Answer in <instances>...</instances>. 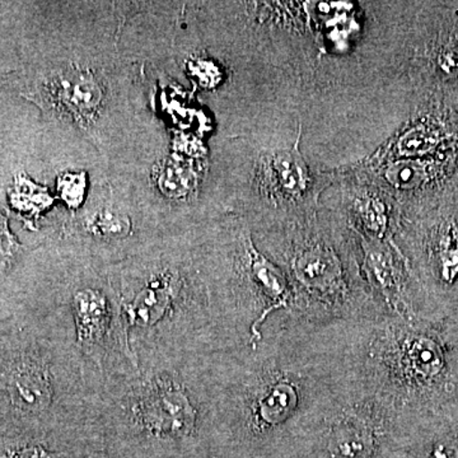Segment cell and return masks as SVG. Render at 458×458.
<instances>
[{
  "mask_svg": "<svg viewBox=\"0 0 458 458\" xmlns=\"http://www.w3.org/2000/svg\"><path fill=\"white\" fill-rule=\"evenodd\" d=\"M212 427L205 357H150L105 377L90 437L106 450L190 458Z\"/></svg>",
  "mask_w": 458,
  "mask_h": 458,
  "instance_id": "obj_1",
  "label": "cell"
},
{
  "mask_svg": "<svg viewBox=\"0 0 458 458\" xmlns=\"http://www.w3.org/2000/svg\"><path fill=\"white\" fill-rule=\"evenodd\" d=\"M106 267L135 360L208 357L212 313L192 273L185 236L161 234Z\"/></svg>",
  "mask_w": 458,
  "mask_h": 458,
  "instance_id": "obj_2",
  "label": "cell"
},
{
  "mask_svg": "<svg viewBox=\"0 0 458 458\" xmlns=\"http://www.w3.org/2000/svg\"><path fill=\"white\" fill-rule=\"evenodd\" d=\"M98 387L71 343L41 327L0 337V434L90 438Z\"/></svg>",
  "mask_w": 458,
  "mask_h": 458,
  "instance_id": "obj_3",
  "label": "cell"
},
{
  "mask_svg": "<svg viewBox=\"0 0 458 458\" xmlns=\"http://www.w3.org/2000/svg\"><path fill=\"white\" fill-rule=\"evenodd\" d=\"M44 318L73 345L93 384L138 367L129 348L119 301L104 265L59 251Z\"/></svg>",
  "mask_w": 458,
  "mask_h": 458,
  "instance_id": "obj_4",
  "label": "cell"
},
{
  "mask_svg": "<svg viewBox=\"0 0 458 458\" xmlns=\"http://www.w3.org/2000/svg\"><path fill=\"white\" fill-rule=\"evenodd\" d=\"M22 96L51 119L90 131L104 117L111 87L98 66L71 60L30 75Z\"/></svg>",
  "mask_w": 458,
  "mask_h": 458,
  "instance_id": "obj_5",
  "label": "cell"
},
{
  "mask_svg": "<svg viewBox=\"0 0 458 458\" xmlns=\"http://www.w3.org/2000/svg\"><path fill=\"white\" fill-rule=\"evenodd\" d=\"M241 246L243 250V260H245L243 265H245L247 276L254 283L256 288L270 301L267 309L259 315L250 327L249 343L252 351H256L259 343L261 342V325L267 321L271 313L288 307L291 302L292 291L284 274L256 250L251 238L243 237L241 240Z\"/></svg>",
  "mask_w": 458,
  "mask_h": 458,
  "instance_id": "obj_6",
  "label": "cell"
},
{
  "mask_svg": "<svg viewBox=\"0 0 458 458\" xmlns=\"http://www.w3.org/2000/svg\"><path fill=\"white\" fill-rule=\"evenodd\" d=\"M300 134L291 150H283L262 161L260 180L265 189L289 199L302 198L311 183L309 167L298 144Z\"/></svg>",
  "mask_w": 458,
  "mask_h": 458,
  "instance_id": "obj_7",
  "label": "cell"
},
{
  "mask_svg": "<svg viewBox=\"0 0 458 458\" xmlns=\"http://www.w3.org/2000/svg\"><path fill=\"white\" fill-rule=\"evenodd\" d=\"M430 258L437 276L445 284L458 276V221L456 214L445 213L434 225L430 238Z\"/></svg>",
  "mask_w": 458,
  "mask_h": 458,
  "instance_id": "obj_8",
  "label": "cell"
},
{
  "mask_svg": "<svg viewBox=\"0 0 458 458\" xmlns=\"http://www.w3.org/2000/svg\"><path fill=\"white\" fill-rule=\"evenodd\" d=\"M364 252H366V267L370 282L377 291L385 295L388 304H397L399 298V273L390 247L382 240L361 236Z\"/></svg>",
  "mask_w": 458,
  "mask_h": 458,
  "instance_id": "obj_9",
  "label": "cell"
},
{
  "mask_svg": "<svg viewBox=\"0 0 458 458\" xmlns=\"http://www.w3.org/2000/svg\"><path fill=\"white\" fill-rule=\"evenodd\" d=\"M295 276L307 288L327 292L339 283L340 270L335 256L322 247L304 250L293 261Z\"/></svg>",
  "mask_w": 458,
  "mask_h": 458,
  "instance_id": "obj_10",
  "label": "cell"
},
{
  "mask_svg": "<svg viewBox=\"0 0 458 458\" xmlns=\"http://www.w3.org/2000/svg\"><path fill=\"white\" fill-rule=\"evenodd\" d=\"M369 429L355 419H348L339 424L331 437L330 448L334 456L339 458H360L369 451Z\"/></svg>",
  "mask_w": 458,
  "mask_h": 458,
  "instance_id": "obj_11",
  "label": "cell"
},
{
  "mask_svg": "<svg viewBox=\"0 0 458 458\" xmlns=\"http://www.w3.org/2000/svg\"><path fill=\"white\" fill-rule=\"evenodd\" d=\"M155 177L157 188L167 199H182L191 191L194 176L190 168L182 162L174 158H165L156 167Z\"/></svg>",
  "mask_w": 458,
  "mask_h": 458,
  "instance_id": "obj_12",
  "label": "cell"
},
{
  "mask_svg": "<svg viewBox=\"0 0 458 458\" xmlns=\"http://www.w3.org/2000/svg\"><path fill=\"white\" fill-rule=\"evenodd\" d=\"M354 208L360 225L369 231L367 236L384 240L388 227L387 209L384 201L364 195L355 201Z\"/></svg>",
  "mask_w": 458,
  "mask_h": 458,
  "instance_id": "obj_13",
  "label": "cell"
},
{
  "mask_svg": "<svg viewBox=\"0 0 458 458\" xmlns=\"http://www.w3.org/2000/svg\"><path fill=\"white\" fill-rule=\"evenodd\" d=\"M408 363L415 375L430 377L437 375L443 366L438 346L428 339H417L411 343L408 352Z\"/></svg>",
  "mask_w": 458,
  "mask_h": 458,
  "instance_id": "obj_14",
  "label": "cell"
},
{
  "mask_svg": "<svg viewBox=\"0 0 458 458\" xmlns=\"http://www.w3.org/2000/svg\"><path fill=\"white\" fill-rule=\"evenodd\" d=\"M86 180L81 174H66L59 180V192L69 208L77 209L83 201Z\"/></svg>",
  "mask_w": 458,
  "mask_h": 458,
  "instance_id": "obj_15",
  "label": "cell"
},
{
  "mask_svg": "<svg viewBox=\"0 0 458 458\" xmlns=\"http://www.w3.org/2000/svg\"><path fill=\"white\" fill-rule=\"evenodd\" d=\"M189 66L191 74L195 75L203 86H214L221 81V71L212 60L200 57V59L191 60Z\"/></svg>",
  "mask_w": 458,
  "mask_h": 458,
  "instance_id": "obj_16",
  "label": "cell"
},
{
  "mask_svg": "<svg viewBox=\"0 0 458 458\" xmlns=\"http://www.w3.org/2000/svg\"><path fill=\"white\" fill-rule=\"evenodd\" d=\"M87 458H148L138 454H125V452L111 451L106 448L96 447L89 452Z\"/></svg>",
  "mask_w": 458,
  "mask_h": 458,
  "instance_id": "obj_17",
  "label": "cell"
}]
</instances>
